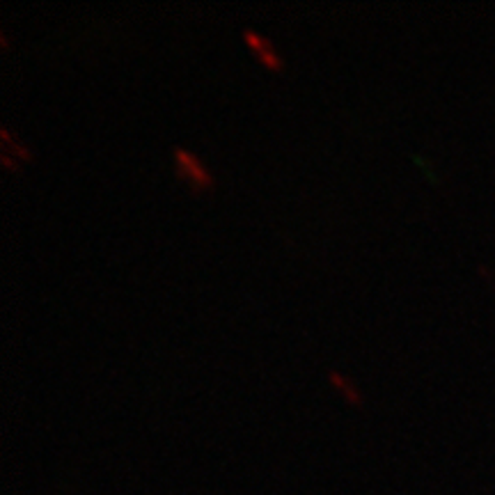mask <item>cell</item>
Masks as SVG:
<instances>
[{
    "label": "cell",
    "instance_id": "obj_1",
    "mask_svg": "<svg viewBox=\"0 0 495 495\" xmlns=\"http://www.w3.org/2000/svg\"><path fill=\"white\" fill-rule=\"evenodd\" d=\"M172 163L177 177L186 183L192 192H207L214 188V174H211L209 165L200 159V156L188 149V147L174 145L172 147Z\"/></svg>",
    "mask_w": 495,
    "mask_h": 495
},
{
    "label": "cell",
    "instance_id": "obj_2",
    "mask_svg": "<svg viewBox=\"0 0 495 495\" xmlns=\"http://www.w3.org/2000/svg\"><path fill=\"white\" fill-rule=\"evenodd\" d=\"M328 381L339 394H342L346 403H351V406H360V403H362V392L358 390V385L353 383V379H348L346 374L337 372V369H328Z\"/></svg>",
    "mask_w": 495,
    "mask_h": 495
},
{
    "label": "cell",
    "instance_id": "obj_3",
    "mask_svg": "<svg viewBox=\"0 0 495 495\" xmlns=\"http://www.w3.org/2000/svg\"><path fill=\"white\" fill-rule=\"evenodd\" d=\"M0 140H3V149L0 152H7V154H12L14 159L18 161H30L32 159V149L28 147L23 140H18V138L12 135V131H9V126H0Z\"/></svg>",
    "mask_w": 495,
    "mask_h": 495
},
{
    "label": "cell",
    "instance_id": "obj_4",
    "mask_svg": "<svg viewBox=\"0 0 495 495\" xmlns=\"http://www.w3.org/2000/svg\"><path fill=\"white\" fill-rule=\"evenodd\" d=\"M255 58H257V62H259L264 69L282 71V67H284V60H282L280 51L275 49V44L266 46V49H264V51H259V53H255Z\"/></svg>",
    "mask_w": 495,
    "mask_h": 495
},
{
    "label": "cell",
    "instance_id": "obj_5",
    "mask_svg": "<svg viewBox=\"0 0 495 495\" xmlns=\"http://www.w3.org/2000/svg\"><path fill=\"white\" fill-rule=\"evenodd\" d=\"M241 37H243L245 46H248V49H250L252 53H259V51H264V49H266V46H271V44H273V42L269 39V37L262 35V32H257V30H252V28H243Z\"/></svg>",
    "mask_w": 495,
    "mask_h": 495
},
{
    "label": "cell",
    "instance_id": "obj_6",
    "mask_svg": "<svg viewBox=\"0 0 495 495\" xmlns=\"http://www.w3.org/2000/svg\"><path fill=\"white\" fill-rule=\"evenodd\" d=\"M0 161H3L5 170H9V172H18V170H21V161H18V159H14L12 154H7V152H0Z\"/></svg>",
    "mask_w": 495,
    "mask_h": 495
},
{
    "label": "cell",
    "instance_id": "obj_7",
    "mask_svg": "<svg viewBox=\"0 0 495 495\" xmlns=\"http://www.w3.org/2000/svg\"><path fill=\"white\" fill-rule=\"evenodd\" d=\"M0 46H3V49H7V46H9V39H7V32L5 30H0Z\"/></svg>",
    "mask_w": 495,
    "mask_h": 495
}]
</instances>
